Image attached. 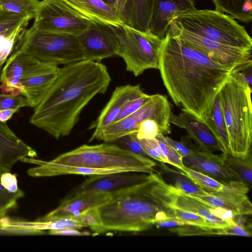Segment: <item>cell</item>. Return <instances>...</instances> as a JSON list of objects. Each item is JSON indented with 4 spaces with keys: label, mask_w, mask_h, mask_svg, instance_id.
<instances>
[{
    "label": "cell",
    "mask_w": 252,
    "mask_h": 252,
    "mask_svg": "<svg viewBox=\"0 0 252 252\" xmlns=\"http://www.w3.org/2000/svg\"><path fill=\"white\" fill-rule=\"evenodd\" d=\"M158 69L176 106L204 123L221 87L237 72L184 44L169 27L159 47Z\"/></svg>",
    "instance_id": "1"
},
{
    "label": "cell",
    "mask_w": 252,
    "mask_h": 252,
    "mask_svg": "<svg viewBox=\"0 0 252 252\" xmlns=\"http://www.w3.org/2000/svg\"><path fill=\"white\" fill-rule=\"evenodd\" d=\"M111 81L101 62L82 61L65 65L41 101L34 108L30 123L58 139L68 135L84 108Z\"/></svg>",
    "instance_id": "2"
},
{
    "label": "cell",
    "mask_w": 252,
    "mask_h": 252,
    "mask_svg": "<svg viewBox=\"0 0 252 252\" xmlns=\"http://www.w3.org/2000/svg\"><path fill=\"white\" fill-rule=\"evenodd\" d=\"M149 175L146 181L111 194V199L97 208L102 222L101 233L108 231L141 232L168 219V208L149 193Z\"/></svg>",
    "instance_id": "3"
},
{
    "label": "cell",
    "mask_w": 252,
    "mask_h": 252,
    "mask_svg": "<svg viewBox=\"0 0 252 252\" xmlns=\"http://www.w3.org/2000/svg\"><path fill=\"white\" fill-rule=\"evenodd\" d=\"M235 73L224 83L219 93L227 129L230 154L245 158L251 152L252 88L242 82Z\"/></svg>",
    "instance_id": "4"
},
{
    "label": "cell",
    "mask_w": 252,
    "mask_h": 252,
    "mask_svg": "<svg viewBox=\"0 0 252 252\" xmlns=\"http://www.w3.org/2000/svg\"><path fill=\"white\" fill-rule=\"evenodd\" d=\"M54 164L95 169H122L129 172L152 174L156 163L116 144L82 145L49 161Z\"/></svg>",
    "instance_id": "5"
},
{
    "label": "cell",
    "mask_w": 252,
    "mask_h": 252,
    "mask_svg": "<svg viewBox=\"0 0 252 252\" xmlns=\"http://www.w3.org/2000/svg\"><path fill=\"white\" fill-rule=\"evenodd\" d=\"M172 21L196 34L232 47L252 50V39L245 27L229 15L216 9L187 10Z\"/></svg>",
    "instance_id": "6"
},
{
    "label": "cell",
    "mask_w": 252,
    "mask_h": 252,
    "mask_svg": "<svg viewBox=\"0 0 252 252\" xmlns=\"http://www.w3.org/2000/svg\"><path fill=\"white\" fill-rule=\"evenodd\" d=\"M18 40L15 50L43 62L58 66L84 60L82 48L74 35L43 31L32 26L24 31Z\"/></svg>",
    "instance_id": "7"
},
{
    "label": "cell",
    "mask_w": 252,
    "mask_h": 252,
    "mask_svg": "<svg viewBox=\"0 0 252 252\" xmlns=\"http://www.w3.org/2000/svg\"><path fill=\"white\" fill-rule=\"evenodd\" d=\"M110 26L119 42L118 56L125 61L127 71L138 76L147 69H158L162 39L126 24Z\"/></svg>",
    "instance_id": "8"
},
{
    "label": "cell",
    "mask_w": 252,
    "mask_h": 252,
    "mask_svg": "<svg viewBox=\"0 0 252 252\" xmlns=\"http://www.w3.org/2000/svg\"><path fill=\"white\" fill-rule=\"evenodd\" d=\"M172 35L187 46L203 53L210 59L237 72L252 66V50L236 48L187 31L172 21Z\"/></svg>",
    "instance_id": "9"
},
{
    "label": "cell",
    "mask_w": 252,
    "mask_h": 252,
    "mask_svg": "<svg viewBox=\"0 0 252 252\" xmlns=\"http://www.w3.org/2000/svg\"><path fill=\"white\" fill-rule=\"evenodd\" d=\"M33 26L38 30L77 36L93 22L72 9L64 0L40 1Z\"/></svg>",
    "instance_id": "10"
},
{
    "label": "cell",
    "mask_w": 252,
    "mask_h": 252,
    "mask_svg": "<svg viewBox=\"0 0 252 252\" xmlns=\"http://www.w3.org/2000/svg\"><path fill=\"white\" fill-rule=\"evenodd\" d=\"M149 193L158 203L167 208H174L196 214L216 227L232 224L212 214L211 206L191 196L166 183L156 173L149 175Z\"/></svg>",
    "instance_id": "11"
},
{
    "label": "cell",
    "mask_w": 252,
    "mask_h": 252,
    "mask_svg": "<svg viewBox=\"0 0 252 252\" xmlns=\"http://www.w3.org/2000/svg\"><path fill=\"white\" fill-rule=\"evenodd\" d=\"M171 105L166 96L153 94L150 100L136 112L108 126L106 133L108 137L114 141L124 136L136 133L142 122L153 119L160 125L165 135H167L171 132Z\"/></svg>",
    "instance_id": "12"
},
{
    "label": "cell",
    "mask_w": 252,
    "mask_h": 252,
    "mask_svg": "<svg viewBox=\"0 0 252 252\" xmlns=\"http://www.w3.org/2000/svg\"><path fill=\"white\" fill-rule=\"evenodd\" d=\"M76 36L85 61L100 62L118 56L119 42L109 25L93 22L88 30Z\"/></svg>",
    "instance_id": "13"
},
{
    "label": "cell",
    "mask_w": 252,
    "mask_h": 252,
    "mask_svg": "<svg viewBox=\"0 0 252 252\" xmlns=\"http://www.w3.org/2000/svg\"><path fill=\"white\" fill-rule=\"evenodd\" d=\"M87 226L71 219L45 220L42 217L33 221L13 220L4 217L0 222V234L5 235H41L46 230L66 228L80 229Z\"/></svg>",
    "instance_id": "14"
},
{
    "label": "cell",
    "mask_w": 252,
    "mask_h": 252,
    "mask_svg": "<svg viewBox=\"0 0 252 252\" xmlns=\"http://www.w3.org/2000/svg\"><path fill=\"white\" fill-rule=\"evenodd\" d=\"M146 174L137 172H123L91 176L77 188L75 193L97 191L111 194L146 181L149 174Z\"/></svg>",
    "instance_id": "15"
},
{
    "label": "cell",
    "mask_w": 252,
    "mask_h": 252,
    "mask_svg": "<svg viewBox=\"0 0 252 252\" xmlns=\"http://www.w3.org/2000/svg\"><path fill=\"white\" fill-rule=\"evenodd\" d=\"M111 198L110 193L102 191H87L75 193L42 218L45 220L71 219L88 210L99 207Z\"/></svg>",
    "instance_id": "16"
},
{
    "label": "cell",
    "mask_w": 252,
    "mask_h": 252,
    "mask_svg": "<svg viewBox=\"0 0 252 252\" xmlns=\"http://www.w3.org/2000/svg\"><path fill=\"white\" fill-rule=\"evenodd\" d=\"M183 162L185 167L219 181L243 182L225 163L222 153L217 155L198 150L183 158Z\"/></svg>",
    "instance_id": "17"
},
{
    "label": "cell",
    "mask_w": 252,
    "mask_h": 252,
    "mask_svg": "<svg viewBox=\"0 0 252 252\" xmlns=\"http://www.w3.org/2000/svg\"><path fill=\"white\" fill-rule=\"evenodd\" d=\"M145 94L139 85H126L115 88L105 106L90 129H94L89 141L112 124L123 107L128 102L139 98Z\"/></svg>",
    "instance_id": "18"
},
{
    "label": "cell",
    "mask_w": 252,
    "mask_h": 252,
    "mask_svg": "<svg viewBox=\"0 0 252 252\" xmlns=\"http://www.w3.org/2000/svg\"><path fill=\"white\" fill-rule=\"evenodd\" d=\"M170 122L185 129L200 151L207 153L215 151L225 153L222 145L208 126L191 114L183 111L177 115L172 113Z\"/></svg>",
    "instance_id": "19"
},
{
    "label": "cell",
    "mask_w": 252,
    "mask_h": 252,
    "mask_svg": "<svg viewBox=\"0 0 252 252\" xmlns=\"http://www.w3.org/2000/svg\"><path fill=\"white\" fill-rule=\"evenodd\" d=\"M195 8L193 0H155L149 32L162 39L175 18L184 11Z\"/></svg>",
    "instance_id": "20"
},
{
    "label": "cell",
    "mask_w": 252,
    "mask_h": 252,
    "mask_svg": "<svg viewBox=\"0 0 252 252\" xmlns=\"http://www.w3.org/2000/svg\"><path fill=\"white\" fill-rule=\"evenodd\" d=\"M35 151L19 138L5 123L0 122V170L9 172L25 158H35Z\"/></svg>",
    "instance_id": "21"
},
{
    "label": "cell",
    "mask_w": 252,
    "mask_h": 252,
    "mask_svg": "<svg viewBox=\"0 0 252 252\" xmlns=\"http://www.w3.org/2000/svg\"><path fill=\"white\" fill-rule=\"evenodd\" d=\"M60 68L56 64L48 63L20 80L23 87L21 95L27 99L29 107L34 108L41 101L56 80Z\"/></svg>",
    "instance_id": "22"
},
{
    "label": "cell",
    "mask_w": 252,
    "mask_h": 252,
    "mask_svg": "<svg viewBox=\"0 0 252 252\" xmlns=\"http://www.w3.org/2000/svg\"><path fill=\"white\" fill-rule=\"evenodd\" d=\"M64 0L75 11L92 21L115 27L125 24L117 9L102 0Z\"/></svg>",
    "instance_id": "23"
},
{
    "label": "cell",
    "mask_w": 252,
    "mask_h": 252,
    "mask_svg": "<svg viewBox=\"0 0 252 252\" xmlns=\"http://www.w3.org/2000/svg\"><path fill=\"white\" fill-rule=\"evenodd\" d=\"M191 196L211 206L229 210L236 215L249 216L252 213V205L247 194L218 191Z\"/></svg>",
    "instance_id": "24"
},
{
    "label": "cell",
    "mask_w": 252,
    "mask_h": 252,
    "mask_svg": "<svg viewBox=\"0 0 252 252\" xmlns=\"http://www.w3.org/2000/svg\"><path fill=\"white\" fill-rule=\"evenodd\" d=\"M48 63L38 60L33 57L15 50L1 70L0 81L6 78L21 80L43 68Z\"/></svg>",
    "instance_id": "25"
},
{
    "label": "cell",
    "mask_w": 252,
    "mask_h": 252,
    "mask_svg": "<svg viewBox=\"0 0 252 252\" xmlns=\"http://www.w3.org/2000/svg\"><path fill=\"white\" fill-rule=\"evenodd\" d=\"M178 170L208 192L229 191L247 194L250 190L249 187L242 182L219 181L186 167Z\"/></svg>",
    "instance_id": "26"
},
{
    "label": "cell",
    "mask_w": 252,
    "mask_h": 252,
    "mask_svg": "<svg viewBox=\"0 0 252 252\" xmlns=\"http://www.w3.org/2000/svg\"><path fill=\"white\" fill-rule=\"evenodd\" d=\"M204 124L208 126L222 145L225 153L230 154L228 135L219 93L213 101L210 114Z\"/></svg>",
    "instance_id": "27"
},
{
    "label": "cell",
    "mask_w": 252,
    "mask_h": 252,
    "mask_svg": "<svg viewBox=\"0 0 252 252\" xmlns=\"http://www.w3.org/2000/svg\"><path fill=\"white\" fill-rule=\"evenodd\" d=\"M155 0H130L126 25L143 32H149V23Z\"/></svg>",
    "instance_id": "28"
},
{
    "label": "cell",
    "mask_w": 252,
    "mask_h": 252,
    "mask_svg": "<svg viewBox=\"0 0 252 252\" xmlns=\"http://www.w3.org/2000/svg\"><path fill=\"white\" fill-rule=\"evenodd\" d=\"M215 9L234 19L249 23L252 20V0H210Z\"/></svg>",
    "instance_id": "29"
},
{
    "label": "cell",
    "mask_w": 252,
    "mask_h": 252,
    "mask_svg": "<svg viewBox=\"0 0 252 252\" xmlns=\"http://www.w3.org/2000/svg\"><path fill=\"white\" fill-rule=\"evenodd\" d=\"M29 21L21 15L2 10L0 11V34L18 39Z\"/></svg>",
    "instance_id": "30"
},
{
    "label": "cell",
    "mask_w": 252,
    "mask_h": 252,
    "mask_svg": "<svg viewBox=\"0 0 252 252\" xmlns=\"http://www.w3.org/2000/svg\"><path fill=\"white\" fill-rule=\"evenodd\" d=\"M224 161L227 165L235 172L249 188L252 182V158L251 152L245 158L234 157L230 154L222 153Z\"/></svg>",
    "instance_id": "31"
},
{
    "label": "cell",
    "mask_w": 252,
    "mask_h": 252,
    "mask_svg": "<svg viewBox=\"0 0 252 252\" xmlns=\"http://www.w3.org/2000/svg\"><path fill=\"white\" fill-rule=\"evenodd\" d=\"M161 166L169 176L173 180V186L176 189L190 196L197 194H204L207 193L204 189H201L191 179L180 173L171 169L161 163Z\"/></svg>",
    "instance_id": "32"
},
{
    "label": "cell",
    "mask_w": 252,
    "mask_h": 252,
    "mask_svg": "<svg viewBox=\"0 0 252 252\" xmlns=\"http://www.w3.org/2000/svg\"><path fill=\"white\" fill-rule=\"evenodd\" d=\"M39 0H0V6L5 11L21 15L29 20L34 19Z\"/></svg>",
    "instance_id": "33"
},
{
    "label": "cell",
    "mask_w": 252,
    "mask_h": 252,
    "mask_svg": "<svg viewBox=\"0 0 252 252\" xmlns=\"http://www.w3.org/2000/svg\"><path fill=\"white\" fill-rule=\"evenodd\" d=\"M167 215L168 218L185 222L188 225L202 227H219L212 225L204 218L189 212L174 208H168Z\"/></svg>",
    "instance_id": "34"
},
{
    "label": "cell",
    "mask_w": 252,
    "mask_h": 252,
    "mask_svg": "<svg viewBox=\"0 0 252 252\" xmlns=\"http://www.w3.org/2000/svg\"><path fill=\"white\" fill-rule=\"evenodd\" d=\"M224 227H202L192 225H186L174 227L169 230L171 232L181 236L225 235Z\"/></svg>",
    "instance_id": "35"
},
{
    "label": "cell",
    "mask_w": 252,
    "mask_h": 252,
    "mask_svg": "<svg viewBox=\"0 0 252 252\" xmlns=\"http://www.w3.org/2000/svg\"><path fill=\"white\" fill-rule=\"evenodd\" d=\"M155 138L160 140L173 147L183 158L199 150L191 143L189 136L182 137L180 141H175L163 134H158ZM200 151V150H199Z\"/></svg>",
    "instance_id": "36"
},
{
    "label": "cell",
    "mask_w": 252,
    "mask_h": 252,
    "mask_svg": "<svg viewBox=\"0 0 252 252\" xmlns=\"http://www.w3.org/2000/svg\"><path fill=\"white\" fill-rule=\"evenodd\" d=\"M71 219L86 224L95 234L101 233L102 222L97 208L88 210Z\"/></svg>",
    "instance_id": "37"
},
{
    "label": "cell",
    "mask_w": 252,
    "mask_h": 252,
    "mask_svg": "<svg viewBox=\"0 0 252 252\" xmlns=\"http://www.w3.org/2000/svg\"><path fill=\"white\" fill-rule=\"evenodd\" d=\"M135 134L138 139H153L158 134L165 135L160 125L153 119H147L142 122Z\"/></svg>",
    "instance_id": "38"
},
{
    "label": "cell",
    "mask_w": 252,
    "mask_h": 252,
    "mask_svg": "<svg viewBox=\"0 0 252 252\" xmlns=\"http://www.w3.org/2000/svg\"><path fill=\"white\" fill-rule=\"evenodd\" d=\"M137 140L149 157H151L161 163H168L167 160L164 157L157 139H137Z\"/></svg>",
    "instance_id": "39"
},
{
    "label": "cell",
    "mask_w": 252,
    "mask_h": 252,
    "mask_svg": "<svg viewBox=\"0 0 252 252\" xmlns=\"http://www.w3.org/2000/svg\"><path fill=\"white\" fill-rule=\"evenodd\" d=\"M113 143L139 155L149 157L138 142L135 133L121 137Z\"/></svg>",
    "instance_id": "40"
},
{
    "label": "cell",
    "mask_w": 252,
    "mask_h": 252,
    "mask_svg": "<svg viewBox=\"0 0 252 252\" xmlns=\"http://www.w3.org/2000/svg\"><path fill=\"white\" fill-rule=\"evenodd\" d=\"M151 97V95L145 94L143 96L127 103L121 109L113 123L119 122L136 112L148 102Z\"/></svg>",
    "instance_id": "41"
},
{
    "label": "cell",
    "mask_w": 252,
    "mask_h": 252,
    "mask_svg": "<svg viewBox=\"0 0 252 252\" xmlns=\"http://www.w3.org/2000/svg\"><path fill=\"white\" fill-rule=\"evenodd\" d=\"M157 139L164 157L167 160V163L179 170L184 169L185 166L183 162V157L170 145L160 140Z\"/></svg>",
    "instance_id": "42"
},
{
    "label": "cell",
    "mask_w": 252,
    "mask_h": 252,
    "mask_svg": "<svg viewBox=\"0 0 252 252\" xmlns=\"http://www.w3.org/2000/svg\"><path fill=\"white\" fill-rule=\"evenodd\" d=\"M29 106L27 99L22 95L11 96L0 94V110L8 109H19Z\"/></svg>",
    "instance_id": "43"
},
{
    "label": "cell",
    "mask_w": 252,
    "mask_h": 252,
    "mask_svg": "<svg viewBox=\"0 0 252 252\" xmlns=\"http://www.w3.org/2000/svg\"><path fill=\"white\" fill-rule=\"evenodd\" d=\"M0 184L8 192L17 195L20 198L24 196L23 191L18 188L16 175L11 173L10 171H4L2 173L0 176Z\"/></svg>",
    "instance_id": "44"
},
{
    "label": "cell",
    "mask_w": 252,
    "mask_h": 252,
    "mask_svg": "<svg viewBox=\"0 0 252 252\" xmlns=\"http://www.w3.org/2000/svg\"><path fill=\"white\" fill-rule=\"evenodd\" d=\"M0 82V90L2 94L13 96L22 94L23 87L20 80L15 78H6Z\"/></svg>",
    "instance_id": "45"
},
{
    "label": "cell",
    "mask_w": 252,
    "mask_h": 252,
    "mask_svg": "<svg viewBox=\"0 0 252 252\" xmlns=\"http://www.w3.org/2000/svg\"><path fill=\"white\" fill-rule=\"evenodd\" d=\"M115 7L122 16L125 24H127L130 0H102Z\"/></svg>",
    "instance_id": "46"
},
{
    "label": "cell",
    "mask_w": 252,
    "mask_h": 252,
    "mask_svg": "<svg viewBox=\"0 0 252 252\" xmlns=\"http://www.w3.org/2000/svg\"><path fill=\"white\" fill-rule=\"evenodd\" d=\"M17 200L13 197L0 195V221L9 211L17 206Z\"/></svg>",
    "instance_id": "47"
},
{
    "label": "cell",
    "mask_w": 252,
    "mask_h": 252,
    "mask_svg": "<svg viewBox=\"0 0 252 252\" xmlns=\"http://www.w3.org/2000/svg\"><path fill=\"white\" fill-rule=\"evenodd\" d=\"M50 235H68V236H84L89 234L88 232H82L77 229L66 228L58 230H48Z\"/></svg>",
    "instance_id": "48"
},
{
    "label": "cell",
    "mask_w": 252,
    "mask_h": 252,
    "mask_svg": "<svg viewBox=\"0 0 252 252\" xmlns=\"http://www.w3.org/2000/svg\"><path fill=\"white\" fill-rule=\"evenodd\" d=\"M155 224L157 227L162 228H170L176 226L188 225L185 222L171 218L158 221Z\"/></svg>",
    "instance_id": "49"
},
{
    "label": "cell",
    "mask_w": 252,
    "mask_h": 252,
    "mask_svg": "<svg viewBox=\"0 0 252 252\" xmlns=\"http://www.w3.org/2000/svg\"><path fill=\"white\" fill-rule=\"evenodd\" d=\"M18 110L8 109L0 110V122L5 123L10 120Z\"/></svg>",
    "instance_id": "50"
},
{
    "label": "cell",
    "mask_w": 252,
    "mask_h": 252,
    "mask_svg": "<svg viewBox=\"0 0 252 252\" xmlns=\"http://www.w3.org/2000/svg\"><path fill=\"white\" fill-rule=\"evenodd\" d=\"M4 172V171H2L1 170H0V195L5 196H9V197H13L14 198H17V199H19L20 198V197L15 194H12L7 191H6L1 186L0 184V176L2 173Z\"/></svg>",
    "instance_id": "51"
},
{
    "label": "cell",
    "mask_w": 252,
    "mask_h": 252,
    "mask_svg": "<svg viewBox=\"0 0 252 252\" xmlns=\"http://www.w3.org/2000/svg\"><path fill=\"white\" fill-rule=\"evenodd\" d=\"M3 9L1 8V7L0 6V11L2 10Z\"/></svg>",
    "instance_id": "52"
},
{
    "label": "cell",
    "mask_w": 252,
    "mask_h": 252,
    "mask_svg": "<svg viewBox=\"0 0 252 252\" xmlns=\"http://www.w3.org/2000/svg\"><path fill=\"white\" fill-rule=\"evenodd\" d=\"M2 65H0V69H1V67H2Z\"/></svg>",
    "instance_id": "53"
}]
</instances>
